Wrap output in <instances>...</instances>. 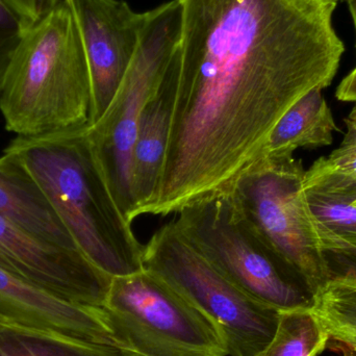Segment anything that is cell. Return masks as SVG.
<instances>
[{
  "label": "cell",
  "instance_id": "obj_28",
  "mask_svg": "<svg viewBox=\"0 0 356 356\" xmlns=\"http://www.w3.org/2000/svg\"><path fill=\"white\" fill-rule=\"evenodd\" d=\"M347 76H349V77H356V66L355 67V69H353V70L351 71V72L349 73L348 75H347Z\"/></svg>",
  "mask_w": 356,
  "mask_h": 356
},
{
  "label": "cell",
  "instance_id": "obj_29",
  "mask_svg": "<svg viewBox=\"0 0 356 356\" xmlns=\"http://www.w3.org/2000/svg\"><path fill=\"white\" fill-rule=\"evenodd\" d=\"M1 322H6V321H3V320H2L1 318H0V323H1Z\"/></svg>",
  "mask_w": 356,
  "mask_h": 356
},
{
  "label": "cell",
  "instance_id": "obj_23",
  "mask_svg": "<svg viewBox=\"0 0 356 356\" xmlns=\"http://www.w3.org/2000/svg\"><path fill=\"white\" fill-rule=\"evenodd\" d=\"M336 95L342 102H356V77H345L337 89Z\"/></svg>",
  "mask_w": 356,
  "mask_h": 356
},
{
  "label": "cell",
  "instance_id": "obj_16",
  "mask_svg": "<svg viewBox=\"0 0 356 356\" xmlns=\"http://www.w3.org/2000/svg\"><path fill=\"white\" fill-rule=\"evenodd\" d=\"M301 188L309 198L343 204L355 202L356 131H347L338 149L305 171Z\"/></svg>",
  "mask_w": 356,
  "mask_h": 356
},
{
  "label": "cell",
  "instance_id": "obj_5",
  "mask_svg": "<svg viewBox=\"0 0 356 356\" xmlns=\"http://www.w3.org/2000/svg\"><path fill=\"white\" fill-rule=\"evenodd\" d=\"M143 268L213 322L228 356H257L273 338L280 311L228 282L188 242L175 222L159 228L144 246Z\"/></svg>",
  "mask_w": 356,
  "mask_h": 356
},
{
  "label": "cell",
  "instance_id": "obj_18",
  "mask_svg": "<svg viewBox=\"0 0 356 356\" xmlns=\"http://www.w3.org/2000/svg\"><path fill=\"white\" fill-rule=\"evenodd\" d=\"M312 309L323 324L330 340L356 353V282L330 278L313 296Z\"/></svg>",
  "mask_w": 356,
  "mask_h": 356
},
{
  "label": "cell",
  "instance_id": "obj_2",
  "mask_svg": "<svg viewBox=\"0 0 356 356\" xmlns=\"http://www.w3.org/2000/svg\"><path fill=\"white\" fill-rule=\"evenodd\" d=\"M13 154L39 184L79 250L111 277L143 271L144 245L119 209L94 154L88 125L16 137Z\"/></svg>",
  "mask_w": 356,
  "mask_h": 356
},
{
  "label": "cell",
  "instance_id": "obj_22",
  "mask_svg": "<svg viewBox=\"0 0 356 356\" xmlns=\"http://www.w3.org/2000/svg\"><path fill=\"white\" fill-rule=\"evenodd\" d=\"M21 31L16 15L3 0H0V48L16 45Z\"/></svg>",
  "mask_w": 356,
  "mask_h": 356
},
{
  "label": "cell",
  "instance_id": "obj_25",
  "mask_svg": "<svg viewBox=\"0 0 356 356\" xmlns=\"http://www.w3.org/2000/svg\"><path fill=\"white\" fill-rule=\"evenodd\" d=\"M345 123L347 125V131H356V106L349 117L345 119Z\"/></svg>",
  "mask_w": 356,
  "mask_h": 356
},
{
  "label": "cell",
  "instance_id": "obj_30",
  "mask_svg": "<svg viewBox=\"0 0 356 356\" xmlns=\"http://www.w3.org/2000/svg\"><path fill=\"white\" fill-rule=\"evenodd\" d=\"M353 204L356 205V201H355V203H353Z\"/></svg>",
  "mask_w": 356,
  "mask_h": 356
},
{
  "label": "cell",
  "instance_id": "obj_19",
  "mask_svg": "<svg viewBox=\"0 0 356 356\" xmlns=\"http://www.w3.org/2000/svg\"><path fill=\"white\" fill-rule=\"evenodd\" d=\"M312 234L323 252L356 248V205L309 198Z\"/></svg>",
  "mask_w": 356,
  "mask_h": 356
},
{
  "label": "cell",
  "instance_id": "obj_14",
  "mask_svg": "<svg viewBox=\"0 0 356 356\" xmlns=\"http://www.w3.org/2000/svg\"><path fill=\"white\" fill-rule=\"evenodd\" d=\"M337 131L338 127L322 90H314L278 121L268 142L265 162L291 160L299 148L330 145Z\"/></svg>",
  "mask_w": 356,
  "mask_h": 356
},
{
  "label": "cell",
  "instance_id": "obj_11",
  "mask_svg": "<svg viewBox=\"0 0 356 356\" xmlns=\"http://www.w3.org/2000/svg\"><path fill=\"white\" fill-rule=\"evenodd\" d=\"M0 318L97 344L122 347L102 307L79 305L50 294L0 268Z\"/></svg>",
  "mask_w": 356,
  "mask_h": 356
},
{
  "label": "cell",
  "instance_id": "obj_27",
  "mask_svg": "<svg viewBox=\"0 0 356 356\" xmlns=\"http://www.w3.org/2000/svg\"><path fill=\"white\" fill-rule=\"evenodd\" d=\"M339 355L338 356H356V353L351 350V349L347 348V347L343 346L340 344L338 347Z\"/></svg>",
  "mask_w": 356,
  "mask_h": 356
},
{
  "label": "cell",
  "instance_id": "obj_20",
  "mask_svg": "<svg viewBox=\"0 0 356 356\" xmlns=\"http://www.w3.org/2000/svg\"><path fill=\"white\" fill-rule=\"evenodd\" d=\"M3 1L16 15L23 31L38 22L60 0H3Z\"/></svg>",
  "mask_w": 356,
  "mask_h": 356
},
{
  "label": "cell",
  "instance_id": "obj_13",
  "mask_svg": "<svg viewBox=\"0 0 356 356\" xmlns=\"http://www.w3.org/2000/svg\"><path fill=\"white\" fill-rule=\"evenodd\" d=\"M0 215L44 240L79 250L39 184L6 152L0 156Z\"/></svg>",
  "mask_w": 356,
  "mask_h": 356
},
{
  "label": "cell",
  "instance_id": "obj_10",
  "mask_svg": "<svg viewBox=\"0 0 356 356\" xmlns=\"http://www.w3.org/2000/svg\"><path fill=\"white\" fill-rule=\"evenodd\" d=\"M66 1L74 13L89 67L93 124L106 112L129 69L148 12H135L123 0Z\"/></svg>",
  "mask_w": 356,
  "mask_h": 356
},
{
  "label": "cell",
  "instance_id": "obj_21",
  "mask_svg": "<svg viewBox=\"0 0 356 356\" xmlns=\"http://www.w3.org/2000/svg\"><path fill=\"white\" fill-rule=\"evenodd\" d=\"M324 254L327 261L330 278H347L356 282V249L325 251Z\"/></svg>",
  "mask_w": 356,
  "mask_h": 356
},
{
  "label": "cell",
  "instance_id": "obj_4",
  "mask_svg": "<svg viewBox=\"0 0 356 356\" xmlns=\"http://www.w3.org/2000/svg\"><path fill=\"white\" fill-rule=\"evenodd\" d=\"M181 17L178 0L148 10L139 45L116 94L99 120L88 125L102 175L127 220L134 207L131 165L140 120L160 90L177 52Z\"/></svg>",
  "mask_w": 356,
  "mask_h": 356
},
{
  "label": "cell",
  "instance_id": "obj_6",
  "mask_svg": "<svg viewBox=\"0 0 356 356\" xmlns=\"http://www.w3.org/2000/svg\"><path fill=\"white\" fill-rule=\"evenodd\" d=\"M173 222L245 294L277 311L313 307V295L249 229L230 196L186 207Z\"/></svg>",
  "mask_w": 356,
  "mask_h": 356
},
{
  "label": "cell",
  "instance_id": "obj_1",
  "mask_svg": "<svg viewBox=\"0 0 356 356\" xmlns=\"http://www.w3.org/2000/svg\"><path fill=\"white\" fill-rule=\"evenodd\" d=\"M181 35L166 154L144 215L229 196L265 163L282 117L332 83L339 0H178Z\"/></svg>",
  "mask_w": 356,
  "mask_h": 356
},
{
  "label": "cell",
  "instance_id": "obj_7",
  "mask_svg": "<svg viewBox=\"0 0 356 356\" xmlns=\"http://www.w3.org/2000/svg\"><path fill=\"white\" fill-rule=\"evenodd\" d=\"M294 158L265 162L229 195L249 229L315 295L330 280L327 261L312 234V209Z\"/></svg>",
  "mask_w": 356,
  "mask_h": 356
},
{
  "label": "cell",
  "instance_id": "obj_24",
  "mask_svg": "<svg viewBox=\"0 0 356 356\" xmlns=\"http://www.w3.org/2000/svg\"><path fill=\"white\" fill-rule=\"evenodd\" d=\"M14 46L10 47L0 48V91H1L2 83H3L4 75H6V68H8V60H10V54H12Z\"/></svg>",
  "mask_w": 356,
  "mask_h": 356
},
{
  "label": "cell",
  "instance_id": "obj_9",
  "mask_svg": "<svg viewBox=\"0 0 356 356\" xmlns=\"http://www.w3.org/2000/svg\"><path fill=\"white\" fill-rule=\"evenodd\" d=\"M0 268L50 294L104 307L113 278L79 249L54 244L0 215Z\"/></svg>",
  "mask_w": 356,
  "mask_h": 356
},
{
  "label": "cell",
  "instance_id": "obj_3",
  "mask_svg": "<svg viewBox=\"0 0 356 356\" xmlns=\"http://www.w3.org/2000/svg\"><path fill=\"white\" fill-rule=\"evenodd\" d=\"M0 112L6 131L16 137H40L90 124L89 67L66 0L21 33L4 75Z\"/></svg>",
  "mask_w": 356,
  "mask_h": 356
},
{
  "label": "cell",
  "instance_id": "obj_17",
  "mask_svg": "<svg viewBox=\"0 0 356 356\" xmlns=\"http://www.w3.org/2000/svg\"><path fill=\"white\" fill-rule=\"evenodd\" d=\"M330 341L312 307L280 311L273 338L257 356H318Z\"/></svg>",
  "mask_w": 356,
  "mask_h": 356
},
{
  "label": "cell",
  "instance_id": "obj_26",
  "mask_svg": "<svg viewBox=\"0 0 356 356\" xmlns=\"http://www.w3.org/2000/svg\"><path fill=\"white\" fill-rule=\"evenodd\" d=\"M348 3L349 10H350L351 16H353V23H355L356 31V0H347Z\"/></svg>",
  "mask_w": 356,
  "mask_h": 356
},
{
  "label": "cell",
  "instance_id": "obj_31",
  "mask_svg": "<svg viewBox=\"0 0 356 356\" xmlns=\"http://www.w3.org/2000/svg\"><path fill=\"white\" fill-rule=\"evenodd\" d=\"M351 249V248H350ZM353 249H356V248H353Z\"/></svg>",
  "mask_w": 356,
  "mask_h": 356
},
{
  "label": "cell",
  "instance_id": "obj_12",
  "mask_svg": "<svg viewBox=\"0 0 356 356\" xmlns=\"http://www.w3.org/2000/svg\"><path fill=\"white\" fill-rule=\"evenodd\" d=\"M177 68V50L160 90L148 102L140 120L131 165L134 207L129 217L131 223L152 200L158 184L168 143Z\"/></svg>",
  "mask_w": 356,
  "mask_h": 356
},
{
  "label": "cell",
  "instance_id": "obj_15",
  "mask_svg": "<svg viewBox=\"0 0 356 356\" xmlns=\"http://www.w3.org/2000/svg\"><path fill=\"white\" fill-rule=\"evenodd\" d=\"M0 356H142L112 345L97 344L26 326L0 323Z\"/></svg>",
  "mask_w": 356,
  "mask_h": 356
},
{
  "label": "cell",
  "instance_id": "obj_8",
  "mask_svg": "<svg viewBox=\"0 0 356 356\" xmlns=\"http://www.w3.org/2000/svg\"><path fill=\"white\" fill-rule=\"evenodd\" d=\"M125 348L142 356H228L213 322L143 270L114 277L104 307Z\"/></svg>",
  "mask_w": 356,
  "mask_h": 356
}]
</instances>
